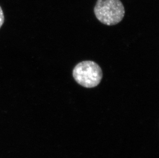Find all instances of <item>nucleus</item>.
<instances>
[{"mask_svg":"<svg viewBox=\"0 0 159 158\" xmlns=\"http://www.w3.org/2000/svg\"><path fill=\"white\" fill-rule=\"evenodd\" d=\"M94 13L100 22L106 25L112 26L123 20L125 9L120 0H98Z\"/></svg>","mask_w":159,"mask_h":158,"instance_id":"f257e3e1","label":"nucleus"},{"mask_svg":"<svg viewBox=\"0 0 159 158\" xmlns=\"http://www.w3.org/2000/svg\"><path fill=\"white\" fill-rule=\"evenodd\" d=\"M4 15L3 13V10L1 7L0 6V29L1 28L2 26L3 25L4 22Z\"/></svg>","mask_w":159,"mask_h":158,"instance_id":"7ed1b4c3","label":"nucleus"},{"mask_svg":"<svg viewBox=\"0 0 159 158\" xmlns=\"http://www.w3.org/2000/svg\"><path fill=\"white\" fill-rule=\"evenodd\" d=\"M73 76L77 83L86 88H93L101 82L102 72L101 67L91 61L77 64L73 71Z\"/></svg>","mask_w":159,"mask_h":158,"instance_id":"f03ea898","label":"nucleus"}]
</instances>
